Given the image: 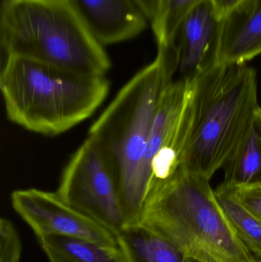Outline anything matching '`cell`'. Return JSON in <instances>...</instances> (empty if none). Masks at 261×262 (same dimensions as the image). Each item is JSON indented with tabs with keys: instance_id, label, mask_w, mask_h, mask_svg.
Instances as JSON below:
<instances>
[{
	"instance_id": "cell-16",
	"label": "cell",
	"mask_w": 261,
	"mask_h": 262,
	"mask_svg": "<svg viewBox=\"0 0 261 262\" xmlns=\"http://www.w3.org/2000/svg\"><path fill=\"white\" fill-rule=\"evenodd\" d=\"M22 244L15 225L6 218L0 220V262L21 261Z\"/></svg>"
},
{
	"instance_id": "cell-20",
	"label": "cell",
	"mask_w": 261,
	"mask_h": 262,
	"mask_svg": "<svg viewBox=\"0 0 261 262\" xmlns=\"http://www.w3.org/2000/svg\"><path fill=\"white\" fill-rule=\"evenodd\" d=\"M184 262H202V261H199V260L195 259V258H188V257H186V258H185V261H184Z\"/></svg>"
},
{
	"instance_id": "cell-3",
	"label": "cell",
	"mask_w": 261,
	"mask_h": 262,
	"mask_svg": "<svg viewBox=\"0 0 261 262\" xmlns=\"http://www.w3.org/2000/svg\"><path fill=\"white\" fill-rule=\"evenodd\" d=\"M259 107L257 72L247 63L216 64L195 77L179 168L211 180L245 137Z\"/></svg>"
},
{
	"instance_id": "cell-9",
	"label": "cell",
	"mask_w": 261,
	"mask_h": 262,
	"mask_svg": "<svg viewBox=\"0 0 261 262\" xmlns=\"http://www.w3.org/2000/svg\"><path fill=\"white\" fill-rule=\"evenodd\" d=\"M86 27L103 46L135 38L148 18L136 0H67Z\"/></svg>"
},
{
	"instance_id": "cell-19",
	"label": "cell",
	"mask_w": 261,
	"mask_h": 262,
	"mask_svg": "<svg viewBox=\"0 0 261 262\" xmlns=\"http://www.w3.org/2000/svg\"><path fill=\"white\" fill-rule=\"evenodd\" d=\"M136 1L147 15L149 21H151L154 16L156 0H136Z\"/></svg>"
},
{
	"instance_id": "cell-15",
	"label": "cell",
	"mask_w": 261,
	"mask_h": 262,
	"mask_svg": "<svg viewBox=\"0 0 261 262\" xmlns=\"http://www.w3.org/2000/svg\"><path fill=\"white\" fill-rule=\"evenodd\" d=\"M202 0H156L154 16L150 21L157 48H167L181 21L190 9Z\"/></svg>"
},
{
	"instance_id": "cell-17",
	"label": "cell",
	"mask_w": 261,
	"mask_h": 262,
	"mask_svg": "<svg viewBox=\"0 0 261 262\" xmlns=\"http://www.w3.org/2000/svg\"><path fill=\"white\" fill-rule=\"evenodd\" d=\"M228 187L232 191L238 201L261 223V185Z\"/></svg>"
},
{
	"instance_id": "cell-6",
	"label": "cell",
	"mask_w": 261,
	"mask_h": 262,
	"mask_svg": "<svg viewBox=\"0 0 261 262\" xmlns=\"http://www.w3.org/2000/svg\"><path fill=\"white\" fill-rule=\"evenodd\" d=\"M55 192L66 204L116 235L125 227L116 183L88 138L70 157Z\"/></svg>"
},
{
	"instance_id": "cell-12",
	"label": "cell",
	"mask_w": 261,
	"mask_h": 262,
	"mask_svg": "<svg viewBox=\"0 0 261 262\" xmlns=\"http://www.w3.org/2000/svg\"><path fill=\"white\" fill-rule=\"evenodd\" d=\"M116 237L127 262H184L186 258L171 242L140 224L126 226Z\"/></svg>"
},
{
	"instance_id": "cell-7",
	"label": "cell",
	"mask_w": 261,
	"mask_h": 262,
	"mask_svg": "<svg viewBox=\"0 0 261 262\" xmlns=\"http://www.w3.org/2000/svg\"><path fill=\"white\" fill-rule=\"evenodd\" d=\"M11 201L15 212L30 226L38 239L60 235L119 246L115 234L66 204L55 192L35 188L18 189L12 192Z\"/></svg>"
},
{
	"instance_id": "cell-10",
	"label": "cell",
	"mask_w": 261,
	"mask_h": 262,
	"mask_svg": "<svg viewBox=\"0 0 261 262\" xmlns=\"http://www.w3.org/2000/svg\"><path fill=\"white\" fill-rule=\"evenodd\" d=\"M222 21L217 64H245L261 55V0H245Z\"/></svg>"
},
{
	"instance_id": "cell-5",
	"label": "cell",
	"mask_w": 261,
	"mask_h": 262,
	"mask_svg": "<svg viewBox=\"0 0 261 262\" xmlns=\"http://www.w3.org/2000/svg\"><path fill=\"white\" fill-rule=\"evenodd\" d=\"M3 57H20L90 76L105 77L111 63L104 46L67 0H4Z\"/></svg>"
},
{
	"instance_id": "cell-4",
	"label": "cell",
	"mask_w": 261,
	"mask_h": 262,
	"mask_svg": "<svg viewBox=\"0 0 261 262\" xmlns=\"http://www.w3.org/2000/svg\"><path fill=\"white\" fill-rule=\"evenodd\" d=\"M0 90L11 122L56 136L90 118L107 98L110 83L105 77L9 56L2 58Z\"/></svg>"
},
{
	"instance_id": "cell-8",
	"label": "cell",
	"mask_w": 261,
	"mask_h": 262,
	"mask_svg": "<svg viewBox=\"0 0 261 262\" xmlns=\"http://www.w3.org/2000/svg\"><path fill=\"white\" fill-rule=\"evenodd\" d=\"M222 19L210 0H202L185 15L167 48L172 78L193 79L218 63Z\"/></svg>"
},
{
	"instance_id": "cell-11",
	"label": "cell",
	"mask_w": 261,
	"mask_h": 262,
	"mask_svg": "<svg viewBox=\"0 0 261 262\" xmlns=\"http://www.w3.org/2000/svg\"><path fill=\"white\" fill-rule=\"evenodd\" d=\"M222 169L223 184L230 187L261 185V107Z\"/></svg>"
},
{
	"instance_id": "cell-2",
	"label": "cell",
	"mask_w": 261,
	"mask_h": 262,
	"mask_svg": "<svg viewBox=\"0 0 261 262\" xmlns=\"http://www.w3.org/2000/svg\"><path fill=\"white\" fill-rule=\"evenodd\" d=\"M140 225L202 262H257L225 215L210 180L179 168L150 189Z\"/></svg>"
},
{
	"instance_id": "cell-1",
	"label": "cell",
	"mask_w": 261,
	"mask_h": 262,
	"mask_svg": "<svg viewBox=\"0 0 261 262\" xmlns=\"http://www.w3.org/2000/svg\"><path fill=\"white\" fill-rule=\"evenodd\" d=\"M172 81L163 55L136 74L90 127L94 145L116 183L126 226L140 224L149 186L147 152L161 95Z\"/></svg>"
},
{
	"instance_id": "cell-14",
	"label": "cell",
	"mask_w": 261,
	"mask_h": 262,
	"mask_svg": "<svg viewBox=\"0 0 261 262\" xmlns=\"http://www.w3.org/2000/svg\"><path fill=\"white\" fill-rule=\"evenodd\" d=\"M216 196L228 221L257 262H261V223L234 196L229 187L221 184Z\"/></svg>"
},
{
	"instance_id": "cell-18",
	"label": "cell",
	"mask_w": 261,
	"mask_h": 262,
	"mask_svg": "<svg viewBox=\"0 0 261 262\" xmlns=\"http://www.w3.org/2000/svg\"><path fill=\"white\" fill-rule=\"evenodd\" d=\"M245 0H210L216 13L221 19H224L235 10Z\"/></svg>"
},
{
	"instance_id": "cell-13",
	"label": "cell",
	"mask_w": 261,
	"mask_h": 262,
	"mask_svg": "<svg viewBox=\"0 0 261 262\" xmlns=\"http://www.w3.org/2000/svg\"><path fill=\"white\" fill-rule=\"evenodd\" d=\"M38 241L50 262H127L119 246L60 235L42 237Z\"/></svg>"
}]
</instances>
